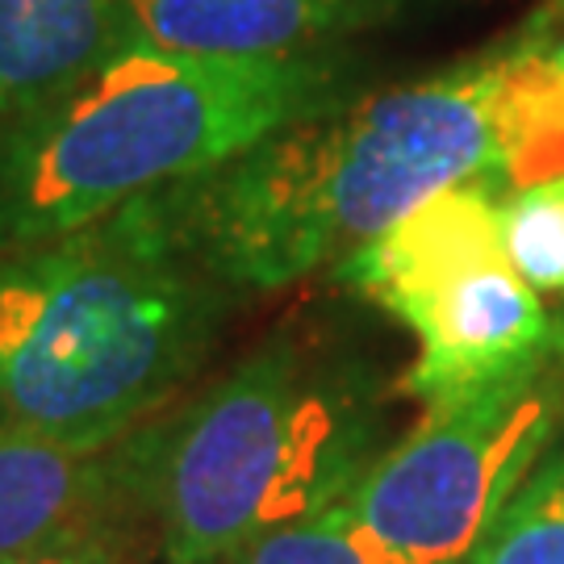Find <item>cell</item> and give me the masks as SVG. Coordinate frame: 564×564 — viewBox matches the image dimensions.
<instances>
[{
  "label": "cell",
  "mask_w": 564,
  "mask_h": 564,
  "mask_svg": "<svg viewBox=\"0 0 564 564\" xmlns=\"http://www.w3.org/2000/svg\"><path fill=\"white\" fill-rule=\"evenodd\" d=\"M506 46L293 121L142 214L235 302L335 272L426 197L502 181Z\"/></svg>",
  "instance_id": "6da1fadb"
},
{
  "label": "cell",
  "mask_w": 564,
  "mask_h": 564,
  "mask_svg": "<svg viewBox=\"0 0 564 564\" xmlns=\"http://www.w3.org/2000/svg\"><path fill=\"white\" fill-rule=\"evenodd\" d=\"M230 305L139 202L0 251V423L121 444L202 372Z\"/></svg>",
  "instance_id": "7a4b0ae2"
},
{
  "label": "cell",
  "mask_w": 564,
  "mask_h": 564,
  "mask_svg": "<svg viewBox=\"0 0 564 564\" xmlns=\"http://www.w3.org/2000/svg\"><path fill=\"white\" fill-rule=\"evenodd\" d=\"M347 51L223 59L118 46L55 101L0 126V251L55 239L235 160L360 93Z\"/></svg>",
  "instance_id": "3957f363"
},
{
  "label": "cell",
  "mask_w": 564,
  "mask_h": 564,
  "mask_svg": "<svg viewBox=\"0 0 564 564\" xmlns=\"http://www.w3.org/2000/svg\"><path fill=\"white\" fill-rule=\"evenodd\" d=\"M377 389L310 343L268 339L139 426V494L160 564H223L339 506L381 456Z\"/></svg>",
  "instance_id": "277c9868"
},
{
  "label": "cell",
  "mask_w": 564,
  "mask_h": 564,
  "mask_svg": "<svg viewBox=\"0 0 564 564\" xmlns=\"http://www.w3.org/2000/svg\"><path fill=\"white\" fill-rule=\"evenodd\" d=\"M335 276L414 335L419 360L402 384L423 405L477 393L564 347L506 256L502 205L485 184L426 197Z\"/></svg>",
  "instance_id": "5b68a950"
},
{
  "label": "cell",
  "mask_w": 564,
  "mask_h": 564,
  "mask_svg": "<svg viewBox=\"0 0 564 564\" xmlns=\"http://www.w3.org/2000/svg\"><path fill=\"white\" fill-rule=\"evenodd\" d=\"M564 419V347L523 372L426 405L343 498L364 564H468Z\"/></svg>",
  "instance_id": "8992f818"
},
{
  "label": "cell",
  "mask_w": 564,
  "mask_h": 564,
  "mask_svg": "<svg viewBox=\"0 0 564 564\" xmlns=\"http://www.w3.org/2000/svg\"><path fill=\"white\" fill-rule=\"evenodd\" d=\"M423 0H126L118 46L302 59L402 21Z\"/></svg>",
  "instance_id": "52a82bcc"
},
{
  "label": "cell",
  "mask_w": 564,
  "mask_h": 564,
  "mask_svg": "<svg viewBox=\"0 0 564 564\" xmlns=\"http://www.w3.org/2000/svg\"><path fill=\"white\" fill-rule=\"evenodd\" d=\"M109 519L147 523L139 431L113 447H76L0 423V561Z\"/></svg>",
  "instance_id": "ba28073f"
},
{
  "label": "cell",
  "mask_w": 564,
  "mask_h": 564,
  "mask_svg": "<svg viewBox=\"0 0 564 564\" xmlns=\"http://www.w3.org/2000/svg\"><path fill=\"white\" fill-rule=\"evenodd\" d=\"M126 0H0V126L55 101L118 51Z\"/></svg>",
  "instance_id": "9c48e42d"
},
{
  "label": "cell",
  "mask_w": 564,
  "mask_h": 564,
  "mask_svg": "<svg viewBox=\"0 0 564 564\" xmlns=\"http://www.w3.org/2000/svg\"><path fill=\"white\" fill-rule=\"evenodd\" d=\"M468 564H564V447L527 473Z\"/></svg>",
  "instance_id": "30bf717a"
},
{
  "label": "cell",
  "mask_w": 564,
  "mask_h": 564,
  "mask_svg": "<svg viewBox=\"0 0 564 564\" xmlns=\"http://www.w3.org/2000/svg\"><path fill=\"white\" fill-rule=\"evenodd\" d=\"M502 239L535 293H564V176L519 188L502 205Z\"/></svg>",
  "instance_id": "8fae6325"
},
{
  "label": "cell",
  "mask_w": 564,
  "mask_h": 564,
  "mask_svg": "<svg viewBox=\"0 0 564 564\" xmlns=\"http://www.w3.org/2000/svg\"><path fill=\"white\" fill-rule=\"evenodd\" d=\"M223 564H364V556L347 531L339 502L323 514H310V519L268 531L247 547H239L235 556H226Z\"/></svg>",
  "instance_id": "7c38bea8"
},
{
  "label": "cell",
  "mask_w": 564,
  "mask_h": 564,
  "mask_svg": "<svg viewBox=\"0 0 564 564\" xmlns=\"http://www.w3.org/2000/svg\"><path fill=\"white\" fill-rule=\"evenodd\" d=\"M147 556H155L147 523L109 519V523L80 527L46 544L25 547L18 556H4L0 564H147Z\"/></svg>",
  "instance_id": "4fadbf2b"
}]
</instances>
